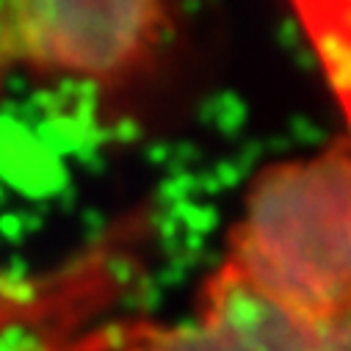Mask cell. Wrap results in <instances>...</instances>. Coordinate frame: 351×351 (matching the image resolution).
I'll return each instance as SVG.
<instances>
[{
    "mask_svg": "<svg viewBox=\"0 0 351 351\" xmlns=\"http://www.w3.org/2000/svg\"><path fill=\"white\" fill-rule=\"evenodd\" d=\"M227 266L307 321L351 310V144L271 163L246 191Z\"/></svg>",
    "mask_w": 351,
    "mask_h": 351,
    "instance_id": "obj_1",
    "label": "cell"
},
{
    "mask_svg": "<svg viewBox=\"0 0 351 351\" xmlns=\"http://www.w3.org/2000/svg\"><path fill=\"white\" fill-rule=\"evenodd\" d=\"M171 0H0V95L14 77L117 89L141 75Z\"/></svg>",
    "mask_w": 351,
    "mask_h": 351,
    "instance_id": "obj_2",
    "label": "cell"
},
{
    "mask_svg": "<svg viewBox=\"0 0 351 351\" xmlns=\"http://www.w3.org/2000/svg\"><path fill=\"white\" fill-rule=\"evenodd\" d=\"M117 351H351V310L326 321L291 315L221 263L191 324L133 326Z\"/></svg>",
    "mask_w": 351,
    "mask_h": 351,
    "instance_id": "obj_3",
    "label": "cell"
}]
</instances>
